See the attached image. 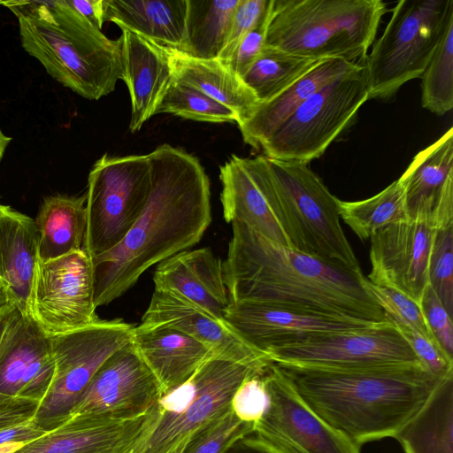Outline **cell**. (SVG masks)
Listing matches in <instances>:
<instances>
[{
  "label": "cell",
  "mask_w": 453,
  "mask_h": 453,
  "mask_svg": "<svg viewBox=\"0 0 453 453\" xmlns=\"http://www.w3.org/2000/svg\"><path fill=\"white\" fill-rule=\"evenodd\" d=\"M147 203L111 250L91 258L96 307L124 295L143 273L200 242L211 222L210 181L199 159L162 144L148 154Z\"/></svg>",
  "instance_id": "1"
},
{
  "label": "cell",
  "mask_w": 453,
  "mask_h": 453,
  "mask_svg": "<svg viewBox=\"0 0 453 453\" xmlns=\"http://www.w3.org/2000/svg\"><path fill=\"white\" fill-rule=\"evenodd\" d=\"M223 278L229 303H258L380 323L386 314L363 273L273 242L240 221Z\"/></svg>",
  "instance_id": "2"
},
{
  "label": "cell",
  "mask_w": 453,
  "mask_h": 453,
  "mask_svg": "<svg viewBox=\"0 0 453 453\" xmlns=\"http://www.w3.org/2000/svg\"><path fill=\"white\" fill-rule=\"evenodd\" d=\"M277 365L318 416L359 446L394 437L443 379L423 365L357 370Z\"/></svg>",
  "instance_id": "3"
},
{
  "label": "cell",
  "mask_w": 453,
  "mask_h": 453,
  "mask_svg": "<svg viewBox=\"0 0 453 453\" xmlns=\"http://www.w3.org/2000/svg\"><path fill=\"white\" fill-rule=\"evenodd\" d=\"M18 19L21 45L47 73L81 96L98 100L115 89L120 44L66 0L0 1Z\"/></svg>",
  "instance_id": "4"
},
{
  "label": "cell",
  "mask_w": 453,
  "mask_h": 453,
  "mask_svg": "<svg viewBox=\"0 0 453 453\" xmlns=\"http://www.w3.org/2000/svg\"><path fill=\"white\" fill-rule=\"evenodd\" d=\"M387 12L380 0H273L265 45L315 60L364 63Z\"/></svg>",
  "instance_id": "5"
},
{
  "label": "cell",
  "mask_w": 453,
  "mask_h": 453,
  "mask_svg": "<svg viewBox=\"0 0 453 453\" xmlns=\"http://www.w3.org/2000/svg\"><path fill=\"white\" fill-rule=\"evenodd\" d=\"M267 159L277 217L291 246L362 273L340 223L339 199L309 164Z\"/></svg>",
  "instance_id": "6"
},
{
  "label": "cell",
  "mask_w": 453,
  "mask_h": 453,
  "mask_svg": "<svg viewBox=\"0 0 453 453\" xmlns=\"http://www.w3.org/2000/svg\"><path fill=\"white\" fill-rule=\"evenodd\" d=\"M364 61L369 99L388 100L420 78L453 16V0H401Z\"/></svg>",
  "instance_id": "7"
},
{
  "label": "cell",
  "mask_w": 453,
  "mask_h": 453,
  "mask_svg": "<svg viewBox=\"0 0 453 453\" xmlns=\"http://www.w3.org/2000/svg\"><path fill=\"white\" fill-rule=\"evenodd\" d=\"M270 364L211 357L186 382L159 399L157 422L134 453H168L198 428L232 410L238 388Z\"/></svg>",
  "instance_id": "8"
},
{
  "label": "cell",
  "mask_w": 453,
  "mask_h": 453,
  "mask_svg": "<svg viewBox=\"0 0 453 453\" xmlns=\"http://www.w3.org/2000/svg\"><path fill=\"white\" fill-rule=\"evenodd\" d=\"M150 186L148 154H104L94 164L88 178L82 247L90 258L121 242L144 209Z\"/></svg>",
  "instance_id": "9"
},
{
  "label": "cell",
  "mask_w": 453,
  "mask_h": 453,
  "mask_svg": "<svg viewBox=\"0 0 453 453\" xmlns=\"http://www.w3.org/2000/svg\"><path fill=\"white\" fill-rule=\"evenodd\" d=\"M367 100L369 88L363 63L310 96L260 150L270 159L309 164L324 154Z\"/></svg>",
  "instance_id": "10"
},
{
  "label": "cell",
  "mask_w": 453,
  "mask_h": 453,
  "mask_svg": "<svg viewBox=\"0 0 453 453\" xmlns=\"http://www.w3.org/2000/svg\"><path fill=\"white\" fill-rule=\"evenodd\" d=\"M134 327L120 319H99L86 327L50 337L54 377L32 422L50 432L68 419L99 367L131 342Z\"/></svg>",
  "instance_id": "11"
},
{
  "label": "cell",
  "mask_w": 453,
  "mask_h": 453,
  "mask_svg": "<svg viewBox=\"0 0 453 453\" xmlns=\"http://www.w3.org/2000/svg\"><path fill=\"white\" fill-rule=\"evenodd\" d=\"M266 356L277 365L329 370L423 365L388 319L368 328L272 349Z\"/></svg>",
  "instance_id": "12"
},
{
  "label": "cell",
  "mask_w": 453,
  "mask_h": 453,
  "mask_svg": "<svg viewBox=\"0 0 453 453\" xmlns=\"http://www.w3.org/2000/svg\"><path fill=\"white\" fill-rule=\"evenodd\" d=\"M96 308L93 265L83 249L46 262L37 259L29 315L48 337L96 323Z\"/></svg>",
  "instance_id": "13"
},
{
  "label": "cell",
  "mask_w": 453,
  "mask_h": 453,
  "mask_svg": "<svg viewBox=\"0 0 453 453\" xmlns=\"http://www.w3.org/2000/svg\"><path fill=\"white\" fill-rule=\"evenodd\" d=\"M268 405L253 434L279 453H360V447L330 426L297 395L279 366L263 372Z\"/></svg>",
  "instance_id": "14"
},
{
  "label": "cell",
  "mask_w": 453,
  "mask_h": 453,
  "mask_svg": "<svg viewBox=\"0 0 453 453\" xmlns=\"http://www.w3.org/2000/svg\"><path fill=\"white\" fill-rule=\"evenodd\" d=\"M435 226L423 206L371 238L368 280L395 289L421 305L428 283V261Z\"/></svg>",
  "instance_id": "15"
},
{
  "label": "cell",
  "mask_w": 453,
  "mask_h": 453,
  "mask_svg": "<svg viewBox=\"0 0 453 453\" xmlns=\"http://www.w3.org/2000/svg\"><path fill=\"white\" fill-rule=\"evenodd\" d=\"M161 397L157 380L130 342L96 372L71 416L134 419L149 413Z\"/></svg>",
  "instance_id": "16"
},
{
  "label": "cell",
  "mask_w": 453,
  "mask_h": 453,
  "mask_svg": "<svg viewBox=\"0 0 453 453\" xmlns=\"http://www.w3.org/2000/svg\"><path fill=\"white\" fill-rule=\"evenodd\" d=\"M224 320L247 344L265 355L272 349L318 335L357 331L382 323L258 303H229Z\"/></svg>",
  "instance_id": "17"
},
{
  "label": "cell",
  "mask_w": 453,
  "mask_h": 453,
  "mask_svg": "<svg viewBox=\"0 0 453 453\" xmlns=\"http://www.w3.org/2000/svg\"><path fill=\"white\" fill-rule=\"evenodd\" d=\"M220 200L226 222L240 221L277 243L291 246L276 213L268 159L232 155L219 166Z\"/></svg>",
  "instance_id": "18"
},
{
  "label": "cell",
  "mask_w": 453,
  "mask_h": 453,
  "mask_svg": "<svg viewBox=\"0 0 453 453\" xmlns=\"http://www.w3.org/2000/svg\"><path fill=\"white\" fill-rule=\"evenodd\" d=\"M158 415L157 403L149 413L129 420L73 415L9 453H134L156 426Z\"/></svg>",
  "instance_id": "19"
},
{
  "label": "cell",
  "mask_w": 453,
  "mask_h": 453,
  "mask_svg": "<svg viewBox=\"0 0 453 453\" xmlns=\"http://www.w3.org/2000/svg\"><path fill=\"white\" fill-rule=\"evenodd\" d=\"M54 372L50 337L16 310L0 342V393L41 402Z\"/></svg>",
  "instance_id": "20"
},
{
  "label": "cell",
  "mask_w": 453,
  "mask_h": 453,
  "mask_svg": "<svg viewBox=\"0 0 453 453\" xmlns=\"http://www.w3.org/2000/svg\"><path fill=\"white\" fill-rule=\"evenodd\" d=\"M170 327L207 346L215 356L245 364H270L268 357L247 344L226 322L181 296L154 288L140 324Z\"/></svg>",
  "instance_id": "21"
},
{
  "label": "cell",
  "mask_w": 453,
  "mask_h": 453,
  "mask_svg": "<svg viewBox=\"0 0 453 453\" xmlns=\"http://www.w3.org/2000/svg\"><path fill=\"white\" fill-rule=\"evenodd\" d=\"M121 73L131 99L129 129L139 131L156 114L171 81L172 68L167 47L140 35L121 29Z\"/></svg>",
  "instance_id": "22"
},
{
  "label": "cell",
  "mask_w": 453,
  "mask_h": 453,
  "mask_svg": "<svg viewBox=\"0 0 453 453\" xmlns=\"http://www.w3.org/2000/svg\"><path fill=\"white\" fill-rule=\"evenodd\" d=\"M35 219L0 203V287L2 303L29 315V298L38 259Z\"/></svg>",
  "instance_id": "23"
},
{
  "label": "cell",
  "mask_w": 453,
  "mask_h": 453,
  "mask_svg": "<svg viewBox=\"0 0 453 453\" xmlns=\"http://www.w3.org/2000/svg\"><path fill=\"white\" fill-rule=\"evenodd\" d=\"M154 288L174 292L224 320L229 304L222 261L210 248L184 250L159 263Z\"/></svg>",
  "instance_id": "24"
},
{
  "label": "cell",
  "mask_w": 453,
  "mask_h": 453,
  "mask_svg": "<svg viewBox=\"0 0 453 453\" xmlns=\"http://www.w3.org/2000/svg\"><path fill=\"white\" fill-rule=\"evenodd\" d=\"M131 342L157 380L162 396L186 382L214 353L178 330L164 327L133 329Z\"/></svg>",
  "instance_id": "25"
},
{
  "label": "cell",
  "mask_w": 453,
  "mask_h": 453,
  "mask_svg": "<svg viewBox=\"0 0 453 453\" xmlns=\"http://www.w3.org/2000/svg\"><path fill=\"white\" fill-rule=\"evenodd\" d=\"M363 63L326 59L274 98L257 104L251 115L238 125L245 143L260 150L278 128L318 90Z\"/></svg>",
  "instance_id": "26"
},
{
  "label": "cell",
  "mask_w": 453,
  "mask_h": 453,
  "mask_svg": "<svg viewBox=\"0 0 453 453\" xmlns=\"http://www.w3.org/2000/svg\"><path fill=\"white\" fill-rule=\"evenodd\" d=\"M104 22L164 47L178 50L184 35L188 0H104Z\"/></svg>",
  "instance_id": "27"
},
{
  "label": "cell",
  "mask_w": 453,
  "mask_h": 453,
  "mask_svg": "<svg viewBox=\"0 0 453 453\" xmlns=\"http://www.w3.org/2000/svg\"><path fill=\"white\" fill-rule=\"evenodd\" d=\"M173 79L188 85L232 110L241 124L257 101L228 65L219 59H197L168 48Z\"/></svg>",
  "instance_id": "28"
},
{
  "label": "cell",
  "mask_w": 453,
  "mask_h": 453,
  "mask_svg": "<svg viewBox=\"0 0 453 453\" xmlns=\"http://www.w3.org/2000/svg\"><path fill=\"white\" fill-rule=\"evenodd\" d=\"M404 453H453V374L394 435Z\"/></svg>",
  "instance_id": "29"
},
{
  "label": "cell",
  "mask_w": 453,
  "mask_h": 453,
  "mask_svg": "<svg viewBox=\"0 0 453 453\" xmlns=\"http://www.w3.org/2000/svg\"><path fill=\"white\" fill-rule=\"evenodd\" d=\"M86 194L53 195L43 198L35 223L39 234L38 258L46 262L83 247Z\"/></svg>",
  "instance_id": "30"
},
{
  "label": "cell",
  "mask_w": 453,
  "mask_h": 453,
  "mask_svg": "<svg viewBox=\"0 0 453 453\" xmlns=\"http://www.w3.org/2000/svg\"><path fill=\"white\" fill-rule=\"evenodd\" d=\"M399 180L409 214L423 206L432 210L443 189L453 181V128L416 154Z\"/></svg>",
  "instance_id": "31"
},
{
  "label": "cell",
  "mask_w": 453,
  "mask_h": 453,
  "mask_svg": "<svg viewBox=\"0 0 453 453\" xmlns=\"http://www.w3.org/2000/svg\"><path fill=\"white\" fill-rule=\"evenodd\" d=\"M240 0H188L178 51L197 59H218L227 41Z\"/></svg>",
  "instance_id": "32"
},
{
  "label": "cell",
  "mask_w": 453,
  "mask_h": 453,
  "mask_svg": "<svg viewBox=\"0 0 453 453\" xmlns=\"http://www.w3.org/2000/svg\"><path fill=\"white\" fill-rule=\"evenodd\" d=\"M321 61L265 45L242 80L256 97L257 104H263L289 88Z\"/></svg>",
  "instance_id": "33"
},
{
  "label": "cell",
  "mask_w": 453,
  "mask_h": 453,
  "mask_svg": "<svg viewBox=\"0 0 453 453\" xmlns=\"http://www.w3.org/2000/svg\"><path fill=\"white\" fill-rule=\"evenodd\" d=\"M340 217L362 240L409 216L405 191L398 179L377 195L360 201L339 200Z\"/></svg>",
  "instance_id": "34"
},
{
  "label": "cell",
  "mask_w": 453,
  "mask_h": 453,
  "mask_svg": "<svg viewBox=\"0 0 453 453\" xmlns=\"http://www.w3.org/2000/svg\"><path fill=\"white\" fill-rule=\"evenodd\" d=\"M421 78L422 107L437 115L453 108V16Z\"/></svg>",
  "instance_id": "35"
},
{
  "label": "cell",
  "mask_w": 453,
  "mask_h": 453,
  "mask_svg": "<svg viewBox=\"0 0 453 453\" xmlns=\"http://www.w3.org/2000/svg\"><path fill=\"white\" fill-rule=\"evenodd\" d=\"M157 113H170L203 122H238L237 116L232 110L199 90L173 78L157 109Z\"/></svg>",
  "instance_id": "36"
},
{
  "label": "cell",
  "mask_w": 453,
  "mask_h": 453,
  "mask_svg": "<svg viewBox=\"0 0 453 453\" xmlns=\"http://www.w3.org/2000/svg\"><path fill=\"white\" fill-rule=\"evenodd\" d=\"M254 424L241 420L230 410L195 431L182 453H224L254 430Z\"/></svg>",
  "instance_id": "37"
},
{
  "label": "cell",
  "mask_w": 453,
  "mask_h": 453,
  "mask_svg": "<svg viewBox=\"0 0 453 453\" xmlns=\"http://www.w3.org/2000/svg\"><path fill=\"white\" fill-rule=\"evenodd\" d=\"M453 226L436 228L428 261V283L453 316Z\"/></svg>",
  "instance_id": "38"
},
{
  "label": "cell",
  "mask_w": 453,
  "mask_h": 453,
  "mask_svg": "<svg viewBox=\"0 0 453 453\" xmlns=\"http://www.w3.org/2000/svg\"><path fill=\"white\" fill-rule=\"evenodd\" d=\"M370 286L386 317L390 321L403 323L415 328L426 336L434 339L420 304L395 289L377 286L371 282Z\"/></svg>",
  "instance_id": "39"
},
{
  "label": "cell",
  "mask_w": 453,
  "mask_h": 453,
  "mask_svg": "<svg viewBox=\"0 0 453 453\" xmlns=\"http://www.w3.org/2000/svg\"><path fill=\"white\" fill-rule=\"evenodd\" d=\"M391 322L432 374L439 378H445L453 374V358L444 352L434 339H431L415 328L403 323Z\"/></svg>",
  "instance_id": "40"
},
{
  "label": "cell",
  "mask_w": 453,
  "mask_h": 453,
  "mask_svg": "<svg viewBox=\"0 0 453 453\" xmlns=\"http://www.w3.org/2000/svg\"><path fill=\"white\" fill-rule=\"evenodd\" d=\"M273 0H269L265 12L254 27L244 36L234 56L226 64L241 79L264 50L273 15Z\"/></svg>",
  "instance_id": "41"
},
{
  "label": "cell",
  "mask_w": 453,
  "mask_h": 453,
  "mask_svg": "<svg viewBox=\"0 0 453 453\" xmlns=\"http://www.w3.org/2000/svg\"><path fill=\"white\" fill-rule=\"evenodd\" d=\"M263 372L244 380L231 401L234 414L241 420L254 425L262 418L268 405Z\"/></svg>",
  "instance_id": "42"
},
{
  "label": "cell",
  "mask_w": 453,
  "mask_h": 453,
  "mask_svg": "<svg viewBox=\"0 0 453 453\" xmlns=\"http://www.w3.org/2000/svg\"><path fill=\"white\" fill-rule=\"evenodd\" d=\"M269 0H240L234 12L229 35L219 60L227 64L244 36L258 22L265 12Z\"/></svg>",
  "instance_id": "43"
},
{
  "label": "cell",
  "mask_w": 453,
  "mask_h": 453,
  "mask_svg": "<svg viewBox=\"0 0 453 453\" xmlns=\"http://www.w3.org/2000/svg\"><path fill=\"white\" fill-rule=\"evenodd\" d=\"M421 308L434 338L444 352L453 358L452 317L429 285L423 295Z\"/></svg>",
  "instance_id": "44"
},
{
  "label": "cell",
  "mask_w": 453,
  "mask_h": 453,
  "mask_svg": "<svg viewBox=\"0 0 453 453\" xmlns=\"http://www.w3.org/2000/svg\"><path fill=\"white\" fill-rule=\"evenodd\" d=\"M40 402L0 393V431L33 420Z\"/></svg>",
  "instance_id": "45"
},
{
  "label": "cell",
  "mask_w": 453,
  "mask_h": 453,
  "mask_svg": "<svg viewBox=\"0 0 453 453\" xmlns=\"http://www.w3.org/2000/svg\"><path fill=\"white\" fill-rule=\"evenodd\" d=\"M47 432L32 421L0 431V453H9L18 446L32 441Z\"/></svg>",
  "instance_id": "46"
},
{
  "label": "cell",
  "mask_w": 453,
  "mask_h": 453,
  "mask_svg": "<svg viewBox=\"0 0 453 453\" xmlns=\"http://www.w3.org/2000/svg\"><path fill=\"white\" fill-rule=\"evenodd\" d=\"M66 2L93 26L101 30L104 23V0H66Z\"/></svg>",
  "instance_id": "47"
},
{
  "label": "cell",
  "mask_w": 453,
  "mask_h": 453,
  "mask_svg": "<svg viewBox=\"0 0 453 453\" xmlns=\"http://www.w3.org/2000/svg\"><path fill=\"white\" fill-rule=\"evenodd\" d=\"M16 310L7 303H0V342Z\"/></svg>",
  "instance_id": "48"
},
{
  "label": "cell",
  "mask_w": 453,
  "mask_h": 453,
  "mask_svg": "<svg viewBox=\"0 0 453 453\" xmlns=\"http://www.w3.org/2000/svg\"><path fill=\"white\" fill-rule=\"evenodd\" d=\"M11 141L12 138L4 134L0 128V162Z\"/></svg>",
  "instance_id": "49"
},
{
  "label": "cell",
  "mask_w": 453,
  "mask_h": 453,
  "mask_svg": "<svg viewBox=\"0 0 453 453\" xmlns=\"http://www.w3.org/2000/svg\"><path fill=\"white\" fill-rule=\"evenodd\" d=\"M188 438H186L185 440H183L182 441H180L174 449H173L171 451H169L168 453H182L185 447H186V444L188 441Z\"/></svg>",
  "instance_id": "50"
},
{
  "label": "cell",
  "mask_w": 453,
  "mask_h": 453,
  "mask_svg": "<svg viewBox=\"0 0 453 453\" xmlns=\"http://www.w3.org/2000/svg\"><path fill=\"white\" fill-rule=\"evenodd\" d=\"M0 303H2L1 287H0Z\"/></svg>",
  "instance_id": "51"
}]
</instances>
